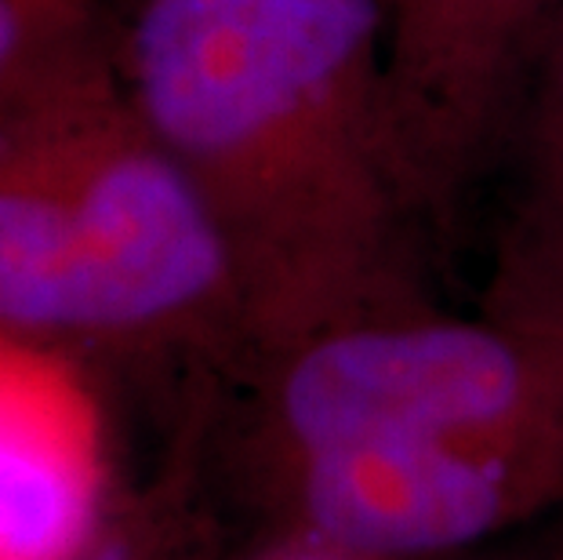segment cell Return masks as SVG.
Returning a JSON list of instances; mask_svg holds the SVG:
<instances>
[{
  "mask_svg": "<svg viewBox=\"0 0 563 560\" xmlns=\"http://www.w3.org/2000/svg\"><path fill=\"white\" fill-rule=\"evenodd\" d=\"M386 0H131L117 74L241 266L258 356L418 306Z\"/></svg>",
  "mask_w": 563,
  "mask_h": 560,
  "instance_id": "obj_1",
  "label": "cell"
},
{
  "mask_svg": "<svg viewBox=\"0 0 563 560\" xmlns=\"http://www.w3.org/2000/svg\"><path fill=\"white\" fill-rule=\"evenodd\" d=\"M262 364L291 455L400 440L563 455V339L517 320L418 303L317 328Z\"/></svg>",
  "mask_w": 563,
  "mask_h": 560,
  "instance_id": "obj_2",
  "label": "cell"
},
{
  "mask_svg": "<svg viewBox=\"0 0 563 560\" xmlns=\"http://www.w3.org/2000/svg\"><path fill=\"white\" fill-rule=\"evenodd\" d=\"M563 0H386L389 124L415 222L506 146Z\"/></svg>",
  "mask_w": 563,
  "mask_h": 560,
  "instance_id": "obj_3",
  "label": "cell"
},
{
  "mask_svg": "<svg viewBox=\"0 0 563 560\" xmlns=\"http://www.w3.org/2000/svg\"><path fill=\"white\" fill-rule=\"evenodd\" d=\"M291 462L309 531L353 553L459 550L563 492V455L490 444H350Z\"/></svg>",
  "mask_w": 563,
  "mask_h": 560,
  "instance_id": "obj_4",
  "label": "cell"
},
{
  "mask_svg": "<svg viewBox=\"0 0 563 560\" xmlns=\"http://www.w3.org/2000/svg\"><path fill=\"white\" fill-rule=\"evenodd\" d=\"M106 433L69 350L0 331V560H84L99 535Z\"/></svg>",
  "mask_w": 563,
  "mask_h": 560,
  "instance_id": "obj_5",
  "label": "cell"
},
{
  "mask_svg": "<svg viewBox=\"0 0 563 560\" xmlns=\"http://www.w3.org/2000/svg\"><path fill=\"white\" fill-rule=\"evenodd\" d=\"M37 80L0 102V331L63 350L102 345L88 244L41 121Z\"/></svg>",
  "mask_w": 563,
  "mask_h": 560,
  "instance_id": "obj_6",
  "label": "cell"
},
{
  "mask_svg": "<svg viewBox=\"0 0 563 560\" xmlns=\"http://www.w3.org/2000/svg\"><path fill=\"white\" fill-rule=\"evenodd\" d=\"M506 142L517 194L490 314L563 339V8L545 33Z\"/></svg>",
  "mask_w": 563,
  "mask_h": 560,
  "instance_id": "obj_7",
  "label": "cell"
},
{
  "mask_svg": "<svg viewBox=\"0 0 563 560\" xmlns=\"http://www.w3.org/2000/svg\"><path fill=\"white\" fill-rule=\"evenodd\" d=\"M102 33L91 0H0V102Z\"/></svg>",
  "mask_w": 563,
  "mask_h": 560,
  "instance_id": "obj_8",
  "label": "cell"
},
{
  "mask_svg": "<svg viewBox=\"0 0 563 560\" xmlns=\"http://www.w3.org/2000/svg\"><path fill=\"white\" fill-rule=\"evenodd\" d=\"M84 560H131V557L121 550V546H95V550Z\"/></svg>",
  "mask_w": 563,
  "mask_h": 560,
  "instance_id": "obj_9",
  "label": "cell"
}]
</instances>
